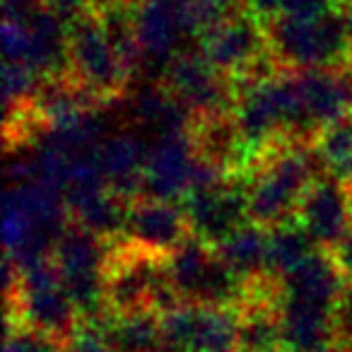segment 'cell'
Returning <instances> with one entry per match:
<instances>
[{"label": "cell", "instance_id": "cell-3", "mask_svg": "<svg viewBox=\"0 0 352 352\" xmlns=\"http://www.w3.org/2000/svg\"><path fill=\"white\" fill-rule=\"evenodd\" d=\"M268 49L285 70L345 68L352 58L340 8L318 20L278 15L265 22Z\"/></svg>", "mask_w": 352, "mask_h": 352}, {"label": "cell", "instance_id": "cell-30", "mask_svg": "<svg viewBox=\"0 0 352 352\" xmlns=\"http://www.w3.org/2000/svg\"><path fill=\"white\" fill-rule=\"evenodd\" d=\"M345 78H347V87H350V94H352V58H350V63L345 65Z\"/></svg>", "mask_w": 352, "mask_h": 352}, {"label": "cell", "instance_id": "cell-9", "mask_svg": "<svg viewBox=\"0 0 352 352\" xmlns=\"http://www.w3.org/2000/svg\"><path fill=\"white\" fill-rule=\"evenodd\" d=\"M135 36L142 56V75H164L166 65L191 39L182 0H138Z\"/></svg>", "mask_w": 352, "mask_h": 352}, {"label": "cell", "instance_id": "cell-20", "mask_svg": "<svg viewBox=\"0 0 352 352\" xmlns=\"http://www.w3.org/2000/svg\"><path fill=\"white\" fill-rule=\"evenodd\" d=\"M278 316L285 350L314 352L323 342L336 338V321H333V311L328 309L280 294Z\"/></svg>", "mask_w": 352, "mask_h": 352}, {"label": "cell", "instance_id": "cell-5", "mask_svg": "<svg viewBox=\"0 0 352 352\" xmlns=\"http://www.w3.org/2000/svg\"><path fill=\"white\" fill-rule=\"evenodd\" d=\"M68 75L102 107L121 102L133 85V75L94 10L68 20Z\"/></svg>", "mask_w": 352, "mask_h": 352}, {"label": "cell", "instance_id": "cell-10", "mask_svg": "<svg viewBox=\"0 0 352 352\" xmlns=\"http://www.w3.org/2000/svg\"><path fill=\"white\" fill-rule=\"evenodd\" d=\"M184 212L196 236L215 246L230 232L249 222L244 176H227L215 186L193 188L184 198Z\"/></svg>", "mask_w": 352, "mask_h": 352}, {"label": "cell", "instance_id": "cell-22", "mask_svg": "<svg viewBox=\"0 0 352 352\" xmlns=\"http://www.w3.org/2000/svg\"><path fill=\"white\" fill-rule=\"evenodd\" d=\"M316 241L311 239L297 217L280 222L268 230V273L273 280H283L302 265L316 251Z\"/></svg>", "mask_w": 352, "mask_h": 352}, {"label": "cell", "instance_id": "cell-16", "mask_svg": "<svg viewBox=\"0 0 352 352\" xmlns=\"http://www.w3.org/2000/svg\"><path fill=\"white\" fill-rule=\"evenodd\" d=\"M280 294L297 302H307L314 307L328 309L336 314L345 289L350 287V280L338 268L331 251L316 249L302 265L285 275L280 280Z\"/></svg>", "mask_w": 352, "mask_h": 352}, {"label": "cell", "instance_id": "cell-31", "mask_svg": "<svg viewBox=\"0 0 352 352\" xmlns=\"http://www.w3.org/2000/svg\"><path fill=\"white\" fill-rule=\"evenodd\" d=\"M230 3L234 8H241V10H244V6H246V0H230Z\"/></svg>", "mask_w": 352, "mask_h": 352}, {"label": "cell", "instance_id": "cell-11", "mask_svg": "<svg viewBox=\"0 0 352 352\" xmlns=\"http://www.w3.org/2000/svg\"><path fill=\"white\" fill-rule=\"evenodd\" d=\"M198 152L191 131L150 138L142 174V196L162 201H184L191 191Z\"/></svg>", "mask_w": 352, "mask_h": 352}, {"label": "cell", "instance_id": "cell-25", "mask_svg": "<svg viewBox=\"0 0 352 352\" xmlns=\"http://www.w3.org/2000/svg\"><path fill=\"white\" fill-rule=\"evenodd\" d=\"M340 6L342 0H283L280 15L302 17V20H318V17L338 10Z\"/></svg>", "mask_w": 352, "mask_h": 352}, {"label": "cell", "instance_id": "cell-15", "mask_svg": "<svg viewBox=\"0 0 352 352\" xmlns=\"http://www.w3.org/2000/svg\"><path fill=\"white\" fill-rule=\"evenodd\" d=\"M292 73L297 80L309 131L316 140L323 128L352 111V94L347 87L345 68H304Z\"/></svg>", "mask_w": 352, "mask_h": 352}, {"label": "cell", "instance_id": "cell-27", "mask_svg": "<svg viewBox=\"0 0 352 352\" xmlns=\"http://www.w3.org/2000/svg\"><path fill=\"white\" fill-rule=\"evenodd\" d=\"M41 6L49 8V10L63 15L65 20H73L80 12H87L94 8V0H41Z\"/></svg>", "mask_w": 352, "mask_h": 352}, {"label": "cell", "instance_id": "cell-32", "mask_svg": "<svg viewBox=\"0 0 352 352\" xmlns=\"http://www.w3.org/2000/svg\"><path fill=\"white\" fill-rule=\"evenodd\" d=\"M342 3H347V0H342Z\"/></svg>", "mask_w": 352, "mask_h": 352}, {"label": "cell", "instance_id": "cell-17", "mask_svg": "<svg viewBox=\"0 0 352 352\" xmlns=\"http://www.w3.org/2000/svg\"><path fill=\"white\" fill-rule=\"evenodd\" d=\"M131 121L133 128L140 131L142 135H164V133H179L191 131L193 128V113L188 107L176 97L164 82L150 80L135 89L131 99Z\"/></svg>", "mask_w": 352, "mask_h": 352}, {"label": "cell", "instance_id": "cell-18", "mask_svg": "<svg viewBox=\"0 0 352 352\" xmlns=\"http://www.w3.org/2000/svg\"><path fill=\"white\" fill-rule=\"evenodd\" d=\"M25 25L30 32L27 65L41 80L68 75V20L41 6Z\"/></svg>", "mask_w": 352, "mask_h": 352}, {"label": "cell", "instance_id": "cell-2", "mask_svg": "<svg viewBox=\"0 0 352 352\" xmlns=\"http://www.w3.org/2000/svg\"><path fill=\"white\" fill-rule=\"evenodd\" d=\"M70 225L65 196L46 184H15L6 191L3 241L6 258L17 268L54 256Z\"/></svg>", "mask_w": 352, "mask_h": 352}, {"label": "cell", "instance_id": "cell-12", "mask_svg": "<svg viewBox=\"0 0 352 352\" xmlns=\"http://www.w3.org/2000/svg\"><path fill=\"white\" fill-rule=\"evenodd\" d=\"M297 217L318 249L333 251L352 227V186L323 171L304 191Z\"/></svg>", "mask_w": 352, "mask_h": 352}, {"label": "cell", "instance_id": "cell-24", "mask_svg": "<svg viewBox=\"0 0 352 352\" xmlns=\"http://www.w3.org/2000/svg\"><path fill=\"white\" fill-rule=\"evenodd\" d=\"M6 352H65V342L34 328L8 323Z\"/></svg>", "mask_w": 352, "mask_h": 352}, {"label": "cell", "instance_id": "cell-4", "mask_svg": "<svg viewBox=\"0 0 352 352\" xmlns=\"http://www.w3.org/2000/svg\"><path fill=\"white\" fill-rule=\"evenodd\" d=\"M104 302L109 314L157 311L164 314L179 307L164 270V258L128 244L113 241L104 280Z\"/></svg>", "mask_w": 352, "mask_h": 352}, {"label": "cell", "instance_id": "cell-29", "mask_svg": "<svg viewBox=\"0 0 352 352\" xmlns=\"http://www.w3.org/2000/svg\"><path fill=\"white\" fill-rule=\"evenodd\" d=\"M340 15H342V22H345L347 41H350V49H352V0L342 3V6H340Z\"/></svg>", "mask_w": 352, "mask_h": 352}, {"label": "cell", "instance_id": "cell-28", "mask_svg": "<svg viewBox=\"0 0 352 352\" xmlns=\"http://www.w3.org/2000/svg\"><path fill=\"white\" fill-rule=\"evenodd\" d=\"M331 254H333V258H336L338 268L342 270V275L352 283V227L347 230V234L338 241V246Z\"/></svg>", "mask_w": 352, "mask_h": 352}, {"label": "cell", "instance_id": "cell-21", "mask_svg": "<svg viewBox=\"0 0 352 352\" xmlns=\"http://www.w3.org/2000/svg\"><path fill=\"white\" fill-rule=\"evenodd\" d=\"M104 338L113 352H164L162 316L157 311L109 314L104 321Z\"/></svg>", "mask_w": 352, "mask_h": 352}, {"label": "cell", "instance_id": "cell-13", "mask_svg": "<svg viewBox=\"0 0 352 352\" xmlns=\"http://www.w3.org/2000/svg\"><path fill=\"white\" fill-rule=\"evenodd\" d=\"M191 234L193 232L184 206H179L176 201L140 196L128 206L121 239L164 258L174 249H179Z\"/></svg>", "mask_w": 352, "mask_h": 352}, {"label": "cell", "instance_id": "cell-14", "mask_svg": "<svg viewBox=\"0 0 352 352\" xmlns=\"http://www.w3.org/2000/svg\"><path fill=\"white\" fill-rule=\"evenodd\" d=\"M147 145H150V140L135 128L109 133L99 142L97 164L104 182L113 193L128 198V201H135L142 196Z\"/></svg>", "mask_w": 352, "mask_h": 352}, {"label": "cell", "instance_id": "cell-6", "mask_svg": "<svg viewBox=\"0 0 352 352\" xmlns=\"http://www.w3.org/2000/svg\"><path fill=\"white\" fill-rule=\"evenodd\" d=\"M113 241L97 236L94 232L70 220L68 230L54 249V263L60 283L85 321H104L109 316L104 302V280Z\"/></svg>", "mask_w": 352, "mask_h": 352}, {"label": "cell", "instance_id": "cell-1", "mask_svg": "<svg viewBox=\"0 0 352 352\" xmlns=\"http://www.w3.org/2000/svg\"><path fill=\"white\" fill-rule=\"evenodd\" d=\"M326 171L316 147L304 142H280L256 160L244 174L249 220L275 227L297 215L304 191Z\"/></svg>", "mask_w": 352, "mask_h": 352}, {"label": "cell", "instance_id": "cell-19", "mask_svg": "<svg viewBox=\"0 0 352 352\" xmlns=\"http://www.w3.org/2000/svg\"><path fill=\"white\" fill-rule=\"evenodd\" d=\"M215 254L220 261L246 285V289L256 283H263L270 278L268 273V227H261L256 222H244L234 232L217 241Z\"/></svg>", "mask_w": 352, "mask_h": 352}, {"label": "cell", "instance_id": "cell-8", "mask_svg": "<svg viewBox=\"0 0 352 352\" xmlns=\"http://www.w3.org/2000/svg\"><path fill=\"white\" fill-rule=\"evenodd\" d=\"M162 82L182 99L193 118L232 113L236 104V85L215 68L201 51L184 49L166 65Z\"/></svg>", "mask_w": 352, "mask_h": 352}, {"label": "cell", "instance_id": "cell-23", "mask_svg": "<svg viewBox=\"0 0 352 352\" xmlns=\"http://www.w3.org/2000/svg\"><path fill=\"white\" fill-rule=\"evenodd\" d=\"M326 171L352 186V111L326 126L314 140Z\"/></svg>", "mask_w": 352, "mask_h": 352}, {"label": "cell", "instance_id": "cell-7", "mask_svg": "<svg viewBox=\"0 0 352 352\" xmlns=\"http://www.w3.org/2000/svg\"><path fill=\"white\" fill-rule=\"evenodd\" d=\"M162 316V333L174 352H241L239 309L179 304Z\"/></svg>", "mask_w": 352, "mask_h": 352}, {"label": "cell", "instance_id": "cell-26", "mask_svg": "<svg viewBox=\"0 0 352 352\" xmlns=\"http://www.w3.org/2000/svg\"><path fill=\"white\" fill-rule=\"evenodd\" d=\"M41 8V0H3V12L6 20L27 22Z\"/></svg>", "mask_w": 352, "mask_h": 352}]
</instances>
